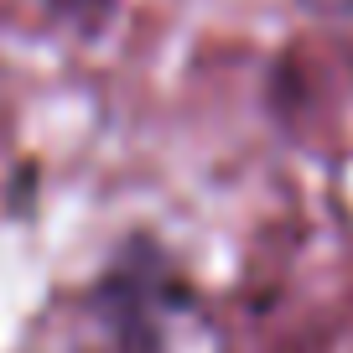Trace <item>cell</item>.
Here are the masks:
<instances>
[]
</instances>
